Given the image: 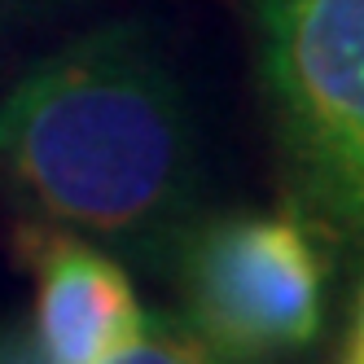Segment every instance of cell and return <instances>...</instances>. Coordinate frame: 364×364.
Listing matches in <instances>:
<instances>
[{"instance_id": "obj_3", "label": "cell", "mask_w": 364, "mask_h": 364, "mask_svg": "<svg viewBox=\"0 0 364 364\" xmlns=\"http://www.w3.org/2000/svg\"><path fill=\"white\" fill-rule=\"evenodd\" d=\"M189 321L232 360L299 351L321 333L325 264L294 215H224L185 250Z\"/></svg>"}, {"instance_id": "obj_6", "label": "cell", "mask_w": 364, "mask_h": 364, "mask_svg": "<svg viewBox=\"0 0 364 364\" xmlns=\"http://www.w3.org/2000/svg\"><path fill=\"white\" fill-rule=\"evenodd\" d=\"M351 364H364V290H360V311H355V355Z\"/></svg>"}, {"instance_id": "obj_4", "label": "cell", "mask_w": 364, "mask_h": 364, "mask_svg": "<svg viewBox=\"0 0 364 364\" xmlns=\"http://www.w3.org/2000/svg\"><path fill=\"white\" fill-rule=\"evenodd\" d=\"M18 255L36 272V338L44 364H97L145 325L127 272L70 228L27 224Z\"/></svg>"}, {"instance_id": "obj_5", "label": "cell", "mask_w": 364, "mask_h": 364, "mask_svg": "<svg viewBox=\"0 0 364 364\" xmlns=\"http://www.w3.org/2000/svg\"><path fill=\"white\" fill-rule=\"evenodd\" d=\"M97 364H237L224 355L211 338H206L189 316H145L136 338H127L119 351H110Z\"/></svg>"}, {"instance_id": "obj_2", "label": "cell", "mask_w": 364, "mask_h": 364, "mask_svg": "<svg viewBox=\"0 0 364 364\" xmlns=\"http://www.w3.org/2000/svg\"><path fill=\"white\" fill-rule=\"evenodd\" d=\"M259 66L311 206L364 242V0H255Z\"/></svg>"}, {"instance_id": "obj_1", "label": "cell", "mask_w": 364, "mask_h": 364, "mask_svg": "<svg viewBox=\"0 0 364 364\" xmlns=\"http://www.w3.org/2000/svg\"><path fill=\"white\" fill-rule=\"evenodd\" d=\"M193 180L185 97L123 27L66 44L0 101V198L31 224L154 242L185 215Z\"/></svg>"}]
</instances>
